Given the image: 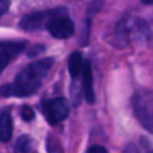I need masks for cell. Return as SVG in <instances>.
Listing matches in <instances>:
<instances>
[{"mask_svg":"<svg viewBox=\"0 0 153 153\" xmlns=\"http://www.w3.org/2000/svg\"><path fill=\"white\" fill-rule=\"evenodd\" d=\"M47 30L54 38H57V39L69 38L74 33L75 25H74L73 20L69 18L68 10L66 7L59 8L57 14L51 19Z\"/></svg>","mask_w":153,"mask_h":153,"instance_id":"cell-5","label":"cell"},{"mask_svg":"<svg viewBox=\"0 0 153 153\" xmlns=\"http://www.w3.org/2000/svg\"><path fill=\"white\" fill-rule=\"evenodd\" d=\"M45 49H47V47H45L44 44L37 43V44L31 45V47L27 49L26 55H27V57H37V56H39L41 54H43V53L45 51Z\"/></svg>","mask_w":153,"mask_h":153,"instance_id":"cell-14","label":"cell"},{"mask_svg":"<svg viewBox=\"0 0 153 153\" xmlns=\"http://www.w3.org/2000/svg\"><path fill=\"white\" fill-rule=\"evenodd\" d=\"M80 97H81L80 86H78V84L75 85L73 82L72 84V87H71V99H72L73 106H78L80 104Z\"/></svg>","mask_w":153,"mask_h":153,"instance_id":"cell-15","label":"cell"},{"mask_svg":"<svg viewBox=\"0 0 153 153\" xmlns=\"http://www.w3.org/2000/svg\"><path fill=\"white\" fill-rule=\"evenodd\" d=\"M41 108L45 120L51 126L65 121L69 114V104L63 97L43 99L41 103Z\"/></svg>","mask_w":153,"mask_h":153,"instance_id":"cell-4","label":"cell"},{"mask_svg":"<svg viewBox=\"0 0 153 153\" xmlns=\"http://www.w3.org/2000/svg\"><path fill=\"white\" fill-rule=\"evenodd\" d=\"M45 148L48 153H63V147L60 143L59 139L53 134H49L45 140Z\"/></svg>","mask_w":153,"mask_h":153,"instance_id":"cell-12","label":"cell"},{"mask_svg":"<svg viewBox=\"0 0 153 153\" xmlns=\"http://www.w3.org/2000/svg\"><path fill=\"white\" fill-rule=\"evenodd\" d=\"M103 5H104V2L103 1H92L88 6H87V8H86V13H87V18H92L93 16H96V13H98L99 12V10L103 7Z\"/></svg>","mask_w":153,"mask_h":153,"instance_id":"cell-16","label":"cell"},{"mask_svg":"<svg viewBox=\"0 0 153 153\" xmlns=\"http://www.w3.org/2000/svg\"><path fill=\"white\" fill-rule=\"evenodd\" d=\"M13 131V124H12V117L8 111L4 110L0 116V140L1 142H8L12 137Z\"/></svg>","mask_w":153,"mask_h":153,"instance_id":"cell-10","label":"cell"},{"mask_svg":"<svg viewBox=\"0 0 153 153\" xmlns=\"http://www.w3.org/2000/svg\"><path fill=\"white\" fill-rule=\"evenodd\" d=\"M32 148V141L29 135H22L14 143V151L17 153H29Z\"/></svg>","mask_w":153,"mask_h":153,"instance_id":"cell-11","label":"cell"},{"mask_svg":"<svg viewBox=\"0 0 153 153\" xmlns=\"http://www.w3.org/2000/svg\"><path fill=\"white\" fill-rule=\"evenodd\" d=\"M26 41H1L0 43V72L26 48Z\"/></svg>","mask_w":153,"mask_h":153,"instance_id":"cell-7","label":"cell"},{"mask_svg":"<svg viewBox=\"0 0 153 153\" xmlns=\"http://www.w3.org/2000/svg\"><path fill=\"white\" fill-rule=\"evenodd\" d=\"M59 8L60 7L49 8L44 11H37V12L25 14L19 22V27L24 31H30V32L47 29L51 19L57 14Z\"/></svg>","mask_w":153,"mask_h":153,"instance_id":"cell-6","label":"cell"},{"mask_svg":"<svg viewBox=\"0 0 153 153\" xmlns=\"http://www.w3.org/2000/svg\"><path fill=\"white\" fill-rule=\"evenodd\" d=\"M142 4H143V5H153V1H146V0H142Z\"/></svg>","mask_w":153,"mask_h":153,"instance_id":"cell-22","label":"cell"},{"mask_svg":"<svg viewBox=\"0 0 153 153\" xmlns=\"http://www.w3.org/2000/svg\"><path fill=\"white\" fill-rule=\"evenodd\" d=\"M123 153H140V151H139V148H137V146H136L135 143L130 142V143H128V145L124 147Z\"/></svg>","mask_w":153,"mask_h":153,"instance_id":"cell-19","label":"cell"},{"mask_svg":"<svg viewBox=\"0 0 153 153\" xmlns=\"http://www.w3.org/2000/svg\"><path fill=\"white\" fill-rule=\"evenodd\" d=\"M131 106L140 124L153 134V92L146 88L137 90L131 97Z\"/></svg>","mask_w":153,"mask_h":153,"instance_id":"cell-3","label":"cell"},{"mask_svg":"<svg viewBox=\"0 0 153 153\" xmlns=\"http://www.w3.org/2000/svg\"><path fill=\"white\" fill-rule=\"evenodd\" d=\"M67 66H68V72H69V75L72 76L73 80H75L79 74L81 73V71H84V60H82V55L80 51H73L69 57H68V61H67Z\"/></svg>","mask_w":153,"mask_h":153,"instance_id":"cell-9","label":"cell"},{"mask_svg":"<svg viewBox=\"0 0 153 153\" xmlns=\"http://www.w3.org/2000/svg\"><path fill=\"white\" fill-rule=\"evenodd\" d=\"M10 5H11V2L7 1V0H1L0 1V16H4L8 11Z\"/></svg>","mask_w":153,"mask_h":153,"instance_id":"cell-20","label":"cell"},{"mask_svg":"<svg viewBox=\"0 0 153 153\" xmlns=\"http://www.w3.org/2000/svg\"><path fill=\"white\" fill-rule=\"evenodd\" d=\"M86 153H109L108 149L100 145H92L86 149Z\"/></svg>","mask_w":153,"mask_h":153,"instance_id":"cell-18","label":"cell"},{"mask_svg":"<svg viewBox=\"0 0 153 153\" xmlns=\"http://www.w3.org/2000/svg\"><path fill=\"white\" fill-rule=\"evenodd\" d=\"M82 92H84V98L88 104H93L96 102V93L93 88V73H92L91 62L88 60H86L82 71Z\"/></svg>","mask_w":153,"mask_h":153,"instance_id":"cell-8","label":"cell"},{"mask_svg":"<svg viewBox=\"0 0 153 153\" xmlns=\"http://www.w3.org/2000/svg\"><path fill=\"white\" fill-rule=\"evenodd\" d=\"M151 27L141 17H124L115 26L114 45L126 47L130 42L146 44L151 38Z\"/></svg>","mask_w":153,"mask_h":153,"instance_id":"cell-2","label":"cell"},{"mask_svg":"<svg viewBox=\"0 0 153 153\" xmlns=\"http://www.w3.org/2000/svg\"><path fill=\"white\" fill-rule=\"evenodd\" d=\"M90 31H91V18H85L84 23H82V27H81V32H80V38H79V43L81 45L87 44L88 42V37H90Z\"/></svg>","mask_w":153,"mask_h":153,"instance_id":"cell-13","label":"cell"},{"mask_svg":"<svg viewBox=\"0 0 153 153\" xmlns=\"http://www.w3.org/2000/svg\"><path fill=\"white\" fill-rule=\"evenodd\" d=\"M142 139H143V141L146 142V143L142 142V146H145V148H146V153H153V148L149 147V141H148L146 137H142Z\"/></svg>","mask_w":153,"mask_h":153,"instance_id":"cell-21","label":"cell"},{"mask_svg":"<svg viewBox=\"0 0 153 153\" xmlns=\"http://www.w3.org/2000/svg\"><path fill=\"white\" fill-rule=\"evenodd\" d=\"M20 116L25 122H30L36 117L33 109L31 106H29V105H23L20 108Z\"/></svg>","mask_w":153,"mask_h":153,"instance_id":"cell-17","label":"cell"},{"mask_svg":"<svg viewBox=\"0 0 153 153\" xmlns=\"http://www.w3.org/2000/svg\"><path fill=\"white\" fill-rule=\"evenodd\" d=\"M54 65V57H44L22 68L12 82L4 84L0 88L2 97L23 98L33 94L42 85Z\"/></svg>","mask_w":153,"mask_h":153,"instance_id":"cell-1","label":"cell"}]
</instances>
